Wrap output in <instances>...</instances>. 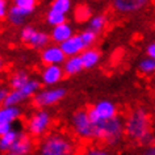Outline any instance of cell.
<instances>
[{
  "mask_svg": "<svg viewBox=\"0 0 155 155\" xmlns=\"http://www.w3.org/2000/svg\"><path fill=\"white\" fill-rule=\"evenodd\" d=\"M125 133L130 139L141 143L146 137L153 133L150 130V118L145 109L137 108L125 120Z\"/></svg>",
  "mask_w": 155,
  "mask_h": 155,
  "instance_id": "6da1fadb",
  "label": "cell"
},
{
  "mask_svg": "<svg viewBox=\"0 0 155 155\" xmlns=\"http://www.w3.org/2000/svg\"><path fill=\"white\" fill-rule=\"evenodd\" d=\"M124 133H125V122H122L118 116H114L109 120H103L95 125V138L101 139L110 146L117 145L121 141Z\"/></svg>",
  "mask_w": 155,
  "mask_h": 155,
  "instance_id": "7a4b0ae2",
  "label": "cell"
},
{
  "mask_svg": "<svg viewBox=\"0 0 155 155\" xmlns=\"http://www.w3.org/2000/svg\"><path fill=\"white\" fill-rule=\"evenodd\" d=\"M75 146L62 134H51L42 142L40 155H74Z\"/></svg>",
  "mask_w": 155,
  "mask_h": 155,
  "instance_id": "3957f363",
  "label": "cell"
},
{
  "mask_svg": "<svg viewBox=\"0 0 155 155\" xmlns=\"http://www.w3.org/2000/svg\"><path fill=\"white\" fill-rule=\"evenodd\" d=\"M72 129L79 138L83 139H92L95 138V124L91 121L88 112L79 110L72 116L71 120Z\"/></svg>",
  "mask_w": 155,
  "mask_h": 155,
  "instance_id": "277c9868",
  "label": "cell"
},
{
  "mask_svg": "<svg viewBox=\"0 0 155 155\" xmlns=\"http://www.w3.org/2000/svg\"><path fill=\"white\" fill-rule=\"evenodd\" d=\"M20 38L22 42L32 46L33 49H44L49 45V41L51 40V37L48 33L42 32V30H37L32 25L22 26L20 32Z\"/></svg>",
  "mask_w": 155,
  "mask_h": 155,
  "instance_id": "5b68a950",
  "label": "cell"
},
{
  "mask_svg": "<svg viewBox=\"0 0 155 155\" xmlns=\"http://www.w3.org/2000/svg\"><path fill=\"white\" fill-rule=\"evenodd\" d=\"M40 91V83L37 80H29L24 87L18 88V90H12L8 94V96L5 97V100L3 101L5 107L8 105H18L20 103H22L24 100L32 97Z\"/></svg>",
  "mask_w": 155,
  "mask_h": 155,
  "instance_id": "8992f818",
  "label": "cell"
},
{
  "mask_svg": "<svg viewBox=\"0 0 155 155\" xmlns=\"http://www.w3.org/2000/svg\"><path fill=\"white\" fill-rule=\"evenodd\" d=\"M88 116H90L91 121L96 125L103 120H109L113 118L114 116H117V109H116V105L112 101L101 100L94 108H91L88 110Z\"/></svg>",
  "mask_w": 155,
  "mask_h": 155,
  "instance_id": "52a82bcc",
  "label": "cell"
},
{
  "mask_svg": "<svg viewBox=\"0 0 155 155\" xmlns=\"http://www.w3.org/2000/svg\"><path fill=\"white\" fill-rule=\"evenodd\" d=\"M66 95V91L63 88H46V90L38 91L34 95V105L44 108L57 104L59 100H62Z\"/></svg>",
  "mask_w": 155,
  "mask_h": 155,
  "instance_id": "ba28073f",
  "label": "cell"
},
{
  "mask_svg": "<svg viewBox=\"0 0 155 155\" xmlns=\"http://www.w3.org/2000/svg\"><path fill=\"white\" fill-rule=\"evenodd\" d=\"M50 124H51V117H50L48 112L38 110L28 121V130L34 137H40V135L45 134L48 131Z\"/></svg>",
  "mask_w": 155,
  "mask_h": 155,
  "instance_id": "9c48e42d",
  "label": "cell"
},
{
  "mask_svg": "<svg viewBox=\"0 0 155 155\" xmlns=\"http://www.w3.org/2000/svg\"><path fill=\"white\" fill-rule=\"evenodd\" d=\"M41 59L45 64H63L67 59V55L62 50L61 45H48L42 49Z\"/></svg>",
  "mask_w": 155,
  "mask_h": 155,
  "instance_id": "30bf717a",
  "label": "cell"
},
{
  "mask_svg": "<svg viewBox=\"0 0 155 155\" xmlns=\"http://www.w3.org/2000/svg\"><path fill=\"white\" fill-rule=\"evenodd\" d=\"M63 75L64 70L63 67H61V64H46V67L41 74V79L42 83L46 86H54L61 82Z\"/></svg>",
  "mask_w": 155,
  "mask_h": 155,
  "instance_id": "8fae6325",
  "label": "cell"
},
{
  "mask_svg": "<svg viewBox=\"0 0 155 155\" xmlns=\"http://www.w3.org/2000/svg\"><path fill=\"white\" fill-rule=\"evenodd\" d=\"M61 48L67 57H72V55H80V54L87 49V46L84 45L80 34H74L67 41L62 42Z\"/></svg>",
  "mask_w": 155,
  "mask_h": 155,
  "instance_id": "7c38bea8",
  "label": "cell"
},
{
  "mask_svg": "<svg viewBox=\"0 0 155 155\" xmlns=\"http://www.w3.org/2000/svg\"><path fill=\"white\" fill-rule=\"evenodd\" d=\"M147 3H149V0H113L112 4H113L114 11L127 15V13L138 12Z\"/></svg>",
  "mask_w": 155,
  "mask_h": 155,
  "instance_id": "4fadbf2b",
  "label": "cell"
},
{
  "mask_svg": "<svg viewBox=\"0 0 155 155\" xmlns=\"http://www.w3.org/2000/svg\"><path fill=\"white\" fill-rule=\"evenodd\" d=\"M74 36V30L71 28V25L67 24V22H63V24H59L57 26H53L51 33H50V37H51V41L55 42V44L61 45L62 42L67 41L70 37Z\"/></svg>",
  "mask_w": 155,
  "mask_h": 155,
  "instance_id": "5bb4252c",
  "label": "cell"
},
{
  "mask_svg": "<svg viewBox=\"0 0 155 155\" xmlns=\"http://www.w3.org/2000/svg\"><path fill=\"white\" fill-rule=\"evenodd\" d=\"M30 15L32 13H29L28 11L18 8V7L12 4L8 9V13H7V20H8L9 24L13 25V26H21L25 22L26 17H29Z\"/></svg>",
  "mask_w": 155,
  "mask_h": 155,
  "instance_id": "9a60e30c",
  "label": "cell"
},
{
  "mask_svg": "<svg viewBox=\"0 0 155 155\" xmlns=\"http://www.w3.org/2000/svg\"><path fill=\"white\" fill-rule=\"evenodd\" d=\"M83 68H84V64H83V61H82V57L80 55L67 57V59H66L63 63L64 74L68 76L76 75V74H79Z\"/></svg>",
  "mask_w": 155,
  "mask_h": 155,
  "instance_id": "2e32d148",
  "label": "cell"
},
{
  "mask_svg": "<svg viewBox=\"0 0 155 155\" xmlns=\"http://www.w3.org/2000/svg\"><path fill=\"white\" fill-rule=\"evenodd\" d=\"M32 147H33L32 139H30L26 134L20 133L17 141L15 142V145L12 146V149H11L9 151L16 153V154H21V155H28L30 151H32Z\"/></svg>",
  "mask_w": 155,
  "mask_h": 155,
  "instance_id": "e0dca14e",
  "label": "cell"
},
{
  "mask_svg": "<svg viewBox=\"0 0 155 155\" xmlns=\"http://www.w3.org/2000/svg\"><path fill=\"white\" fill-rule=\"evenodd\" d=\"M18 117H20V109L17 105H4L0 110V124H12Z\"/></svg>",
  "mask_w": 155,
  "mask_h": 155,
  "instance_id": "ac0fdd59",
  "label": "cell"
},
{
  "mask_svg": "<svg viewBox=\"0 0 155 155\" xmlns=\"http://www.w3.org/2000/svg\"><path fill=\"white\" fill-rule=\"evenodd\" d=\"M80 57H82L84 68L95 67V66L99 63V61H100V53L97 51V50L92 49V48H87L82 54H80Z\"/></svg>",
  "mask_w": 155,
  "mask_h": 155,
  "instance_id": "d6986e66",
  "label": "cell"
},
{
  "mask_svg": "<svg viewBox=\"0 0 155 155\" xmlns=\"http://www.w3.org/2000/svg\"><path fill=\"white\" fill-rule=\"evenodd\" d=\"M107 16L105 15H96V16H92L90 20H88V29H91L92 32H95L96 34H100L105 29L107 26Z\"/></svg>",
  "mask_w": 155,
  "mask_h": 155,
  "instance_id": "ffe728a7",
  "label": "cell"
},
{
  "mask_svg": "<svg viewBox=\"0 0 155 155\" xmlns=\"http://www.w3.org/2000/svg\"><path fill=\"white\" fill-rule=\"evenodd\" d=\"M18 135H20V133L16 130H9L8 133L3 134L2 138H0V149H2V151H9L11 149H12V146L15 145V142L17 141Z\"/></svg>",
  "mask_w": 155,
  "mask_h": 155,
  "instance_id": "44dd1931",
  "label": "cell"
},
{
  "mask_svg": "<svg viewBox=\"0 0 155 155\" xmlns=\"http://www.w3.org/2000/svg\"><path fill=\"white\" fill-rule=\"evenodd\" d=\"M29 76L28 74L24 72V71H17L15 72L12 78H11V87H12V90H18V88L24 87L26 83L29 82Z\"/></svg>",
  "mask_w": 155,
  "mask_h": 155,
  "instance_id": "7402d4cb",
  "label": "cell"
},
{
  "mask_svg": "<svg viewBox=\"0 0 155 155\" xmlns=\"http://www.w3.org/2000/svg\"><path fill=\"white\" fill-rule=\"evenodd\" d=\"M72 7V0H53L50 3V9L61 12L63 15H67L71 11Z\"/></svg>",
  "mask_w": 155,
  "mask_h": 155,
  "instance_id": "603a6c76",
  "label": "cell"
},
{
  "mask_svg": "<svg viewBox=\"0 0 155 155\" xmlns=\"http://www.w3.org/2000/svg\"><path fill=\"white\" fill-rule=\"evenodd\" d=\"M46 22L50 26H57L59 24H63V22H66V15L49 8L48 13H46Z\"/></svg>",
  "mask_w": 155,
  "mask_h": 155,
  "instance_id": "cb8c5ba5",
  "label": "cell"
},
{
  "mask_svg": "<svg viewBox=\"0 0 155 155\" xmlns=\"http://www.w3.org/2000/svg\"><path fill=\"white\" fill-rule=\"evenodd\" d=\"M37 3H38V0H12L13 5L28 11L29 13L34 12V9H36V7H37Z\"/></svg>",
  "mask_w": 155,
  "mask_h": 155,
  "instance_id": "d4e9b609",
  "label": "cell"
},
{
  "mask_svg": "<svg viewBox=\"0 0 155 155\" xmlns=\"http://www.w3.org/2000/svg\"><path fill=\"white\" fill-rule=\"evenodd\" d=\"M139 71L142 74H147V75L154 74L155 72V59H153L150 57H147L146 59H142L139 62Z\"/></svg>",
  "mask_w": 155,
  "mask_h": 155,
  "instance_id": "484cf974",
  "label": "cell"
},
{
  "mask_svg": "<svg viewBox=\"0 0 155 155\" xmlns=\"http://www.w3.org/2000/svg\"><path fill=\"white\" fill-rule=\"evenodd\" d=\"M79 34H80V37H82L84 45H86L87 48H91V46L95 44L96 37H97V34H96L95 32H92V30L88 29V28L86 30H83L82 33H79Z\"/></svg>",
  "mask_w": 155,
  "mask_h": 155,
  "instance_id": "4316f807",
  "label": "cell"
},
{
  "mask_svg": "<svg viewBox=\"0 0 155 155\" xmlns=\"http://www.w3.org/2000/svg\"><path fill=\"white\" fill-rule=\"evenodd\" d=\"M91 9L86 5L82 7H78L75 11V18L78 21H88L91 18Z\"/></svg>",
  "mask_w": 155,
  "mask_h": 155,
  "instance_id": "83f0119b",
  "label": "cell"
},
{
  "mask_svg": "<svg viewBox=\"0 0 155 155\" xmlns=\"http://www.w3.org/2000/svg\"><path fill=\"white\" fill-rule=\"evenodd\" d=\"M9 7L11 5H8V0H0V17L2 18L7 17V13H8Z\"/></svg>",
  "mask_w": 155,
  "mask_h": 155,
  "instance_id": "f1b7e54d",
  "label": "cell"
},
{
  "mask_svg": "<svg viewBox=\"0 0 155 155\" xmlns=\"http://www.w3.org/2000/svg\"><path fill=\"white\" fill-rule=\"evenodd\" d=\"M83 155H109V154H108L105 150L96 149V147H94V149H88Z\"/></svg>",
  "mask_w": 155,
  "mask_h": 155,
  "instance_id": "f546056e",
  "label": "cell"
},
{
  "mask_svg": "<svg viewBox=\"0 0 155 155\" xmlns=\"http://www.w3.org/2000/svg\"><path fill=\"white\" fill-rule=\"evenodd\" d=\"M146 54H147V57L155 59V42H151V44L146 48Z\"/></svg>",
  "mask_w": 155,
  "mask_h": 155,
  "instance_id": "4dcf8cb0",
  "label": "cell"
},
{
  "mask_svg": "<svg viewBox=\"0 0 155 155\" xmlns=\"http://www.w3.org/2000/svg\"><path fill=\"white\" fill-rule=\"evenodd\" d=\"M9 130H12V124H0V135L8 133Z\"/></svg>",
  "mask_w": 155,
  "mask_h": 155,
  "instance_id": "1f68e13d",
  "label": "cell"
},
{
  "mask_svg": "<svg viewBox=\"0 0 155 155\" xmlns=\"http://www.w3.org/2000/svg\"><path fill=\"white\" fill-rule=\"evenodd\" d=\"M142 155H155V146H149Z\"/></svg>",
  "mask_w": 155,
  "mask_h": 155,
  "instance_id": "d6a6232c",
  "label": "cell"
},
{
  "mask_svg": "<svg viewBox=\"0 0 155 155\" xmlns=\"http://www.w3.org/2000/svg\"><path fill=\"white\" fill-rule=\"evenodd\" d=\"M8 94H9V91H7L5 88H2V90H0V101H4L5 97L8 96Z\"/></svg>",
  "mask_w": 155,
  "mask_h": 155,
  "instance_id": "836d02e7",
  "label": "cell"
},
{
  "mask_svg": "<svg viewBox=\"0 0 155 155\" xmlns=\"http://www.w3.org/2000/svg\"><path fill=\"white\" fill-rule=\"evenodd\" d=\"M5 155H21V154H16V153H12V151H7Z\"/></svg>",
  "mask_w": 155,
  "mask_h": 155,
  "instance_id": "e575fe53",
  "label": "cell"
},
{
  "mask_svg": "<svg viewBox=\"0 0 155 155\" xmlns=\"http://www.w3.org/2000/svg\"><path fill=\"white\" fill-rule=\"evenodd\" d=\"M112 2H113V0H112Z\"/></svg>",
  "mask_w": 155,
  "mask_h": 155,
  "instance_id": "d590c367",
  "label": "cell"
}]
</instances>
